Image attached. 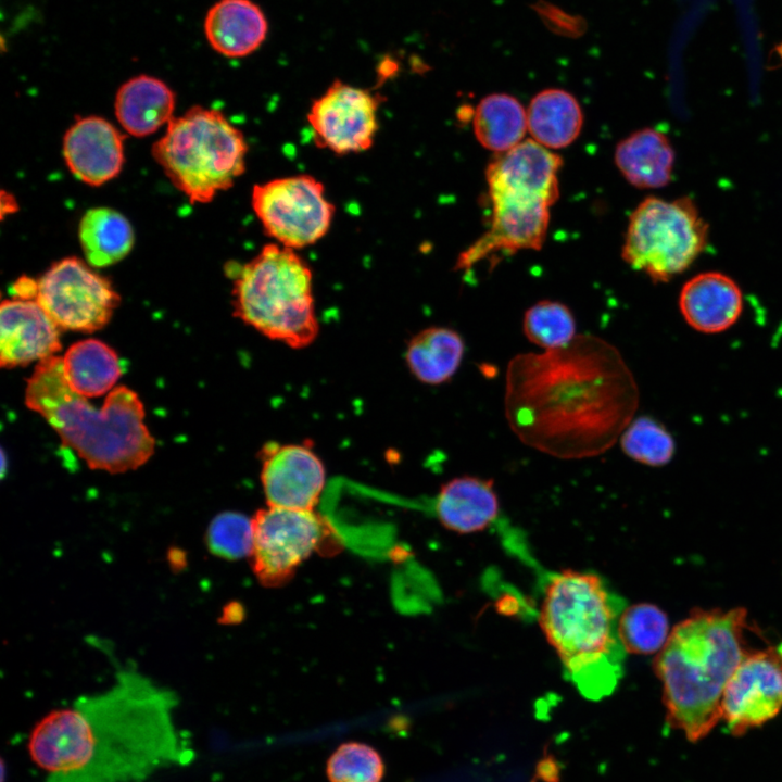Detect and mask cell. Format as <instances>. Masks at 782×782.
<instances>
[{
    "instance_id": "obj_27",
    "label": "cell",
    "mask_w": 782,
    "mask_h": 782,
    "mask_svg": "<svg viewBox=\"0 0 782 782\" xmlns=\"http://www.w3.org/2000/svg\"><path fill=\"white\" fill-rule=\"evenodd\" d=\"M78 237L86 262L97 268L122 261L135 242L129 220L110 207L87 211L79 222Z\"/></svg>"
},
{
    "instance_id": "obj_24",
    "label": "cell",
    "mask_w": 782,
    "mask_h": 782,
    "mask_svg": "<svg viewBox=\"0 0 782 782\" xmlns=\"http://www.w3.org/2000/svg\"><path fill=\"white\" fill-rule=\"evenodd\" d=\"M528 130L534 141L547 149L571 144L579 136L583 114L568 91L548 88L537 93L527 110Z\"/></svg>"
},
{
    "instance_id": "obj_33",
    "label": "cell",
    "mask_w": 782,
    "mask_h": 782,
    "mask_svg": "<svg viewBox=\"0 0 782 782\" xmlns=\"http://www.w3.org/2000/svg\"><path fill=\"white\" fill-rule=\"evenodd\" d=\"M210 552L235 560L251 556L253 548V522L236 512L220 513L211 521L206 532Z\"/></svg>"
},
{
    "instance_id": "obj_23",
    "label": "cell",
    "mask_w": 782,
    "mask_h": 782,
    "mask_svg": "<svg viewBox=\"0 0 782 782\" xmlns=\"http://www.w3.org/2000/svg\"><path fill=\"white\" fill-rule=\"evenodd\" d=\"M114 108L125 131L134 137H146L174 117L175 94L161 79L139 75L121 86Z\"/></svg>"
},
{
    "instance_id": "obj_5",
    "label": "cell",
    "mask_w": 782,
    "mask_h": 782,
    "mask_svg": "<svg viewBox=\"0 0 782 782\" xmlns=\"http://www.w3.org/2000/svg\"><path fill=\"white\" fill-rule=\"evenodd\" d=\"M626 602L597 575L564 570L545 584L539 623L566 677L584 697L610 695L623 674L626 651L618 633Z\"/></svg>"
},
{
    "instance_id": "obj_1",
    "label": "cell",
    "mask_w": 782,
    "mask_h": 782,
    "mask_svg": "<svg viewBox=\"0 0 782 782\" xmlns=\"http://www.w3.org/2000/svg\"><path fill=\"white\" fill-rule=\"evenodd\" d=\"M638 405L639 388L622 355L593 335L517 354L507 365L508 426L524 444L553 457L581 459L606 452Z\"/></svg>"
},
{
    "instance_id": "obj_20",
    "label": "cell",
    "mask_w": 782,
    "mask_h": 782,
    "mask_svg": "<svg viewBox=\"0 0 782 782\" xmlns=\"http://www.w3.org/2000/svg\"><path fill=\"white\" fill-rule=\"evenodd\" d=\"M499 510L493 480L474 476L457 477L444 483L434 504L440 522L458 533L487 529L497 518Z\"/></svg>"
},
{
    "instance_id": "obj_25",
    "label": "cell",
    "mask_w": 782,
    "mask_h": 782,
    "mask_svg": "<svg viewBox=\"0 0 782 782\" xmlns=\"http://www.w3.org/2000/svg\"><path fill=\"white\" fill-rule=\"evenodd\" d=\"M465 351L461 335L447 327L432 326L408 342L405 360L412 375L426 384L449 381L458 369Z\"/></svg>"
},
{
    "instance_id": "obj_29",
    "label": "cell",
    "mask_w": 782,
    "mask_h": 782,
    "mask_svg": "<svg viewBox=\"0 0 782 782\" xmlns=\"http://www.w3.org/2000/svg\"><path fill=\"white\" fill-rule=\"evenodd\" d=\"M618 633L626 653L658 652L670 634L667 615L648 603L626 606L619 616Z\"/></svg>"
},
{
    "instance_id": "obj_32",
    "label": "cell",
    "mask_w": 782,
    "mask_h": 782,
    "mask_svg": "<svg viewBox=\"0 0 782 782\" xmlns=\"http://www.w3.org/2000/svg\"><path fill=\"white\" fill-rule=\"evenodd\" d=\"M326 773L330 782H381L384 764L371 746L348 742L328 758Z\"/></svg>"
},
{
    "instance_id": "obj_15",
    "label": "cell",
    "mask_w": 782,
    "mask_h": 782,
    "mask_svg": "<svg viewBox=\"0 0 782 782\" xmlns=\"http://www.w3.org/2000/svg\"><path fill=\"white\" fill-rule=\"evenodd\" d=\"M261 461V482L268 506L313 509L325 484V468L308 445L267 443Z\"/></svg>"
},
{
    "instance_id": "obj_22",
    "label": "cell",
    "mask_w": 782,
    "mask_h": 782,
    "mask_svg": "<svg viewBox=\"0 0 782 782\" xmlns=\"http://www.w3.org/2000/svg\"><path fill=\"white\" fill-rule=\"evenodd\" d=\"M674 150L660 130L643 128L622 139L615 150V163L626 180L640 189H656L671 181Z\"/></svg>"
},
{
    "instance_id": "obj_7",
    "label": "cell",
    "mask_w": 782,
    "mask_h": 782,
    "mask_svg": "<svg viewBox=\"0 0 782 782\" xmlns=\"http://www.w3.org/2000/svg\"><path fill=\"white\" fill-rule=\"evenodd\" d=\"M248 143L218 110L193 106L173 117L152 155L192 203H207L243 175Z\"/></svg>"
},
{
    "instance_id": "obj_11",
    "label": "cell",
    "mask_w": 782,
    "mask_h": 782,
    "mask_svg": "<svg viewBox=\"0 0 782 782\" xmlns=\"http://www.w3.org/2000/svg\"><path fill=\"white\" fill-rule=\"evenodd\" d=\"M252 568L267 586L287 582L297 567L328 535L327 522L313 509L268 506L252 518Z\"/></svg>"
},
{
    "instance_id": "obj_4",
    "label": "cell",
    "mask_w": 782,
    "mask_h": 782,
    "mask_svg": "<svg viewBox=\"0 0 782 782\" xmlns=\"http://www.w3.org/2000/svg\"><path fill=\"white\" fill-rule=\"evenodd\" d=\"M25 404L91 469L125 472L142 466L154 453L155 440L143 421L144 406L138 394L118 386L98 408L71 389L62 357L38 362L27 379Z\"/></svg>"
},
{
    "instance_id": "obj_18",
    "label": "cell",
    "mask_w": 782,
    "mask_h": 782,
    "mask_svg": "<svg viewBox=\"0 0 782 782\" xmlns=\"http://www.w3.org/2000/svg\"><path fill=\"white\" fill-rule=\"evenodd\" d=\"M0 330V364L4 368L40 362L61 350L60 328L36 300L2 301Z\"/></svg>"
},
{
    "instance_id": "obj_31",
    "label": "cell",
    "mask_w": 782,
    "mask_h": 782,
    "mask_svg": "<svg viewBox=\"0 0 782 782\" xmlns=\"http://www.w3.org/2000/svg\"><path fill=\"white\" fill-rule=\"evenodd\" d=\"M619 439L626 455L647 466H663L674 453L671 434L651 417L632 419Z\"/></svg>"
},
{
    "instance_id": "obj_26",
    "label": "cell",
    "mask_w": 782,
    "mask_h": 782,
    "mask_svg": "<svg viewBox=\"0 0 782 782\" xmlns=\"http://www.w3.org/2000/svg\"><path fill=\"white\" fill-rule=\"evenodd\" d=\"M62 362L68 386L85 398L101 396L112 391L122 376L116 352L97 339L75 342L67 349Z\"/></svg>"
},
{
    "instance_id": "obj_9",
    "label": "cell",
    "mask_w": 782,
    "mask_h": 782,
    "mask_svg": "<svg viewBox=\"0 0 782 782\" xmlns=\"http://www.w3.org/2000/svg\"><path fill=\"white\" fill-rule=\"evenodd\" d=\"M251 205L265 234L275 243L295 251L323 239L336 212L324 184L308 174L254 185Z\"/></svg>"
},
{
    "instance_id": "obj_36",
    "label": "cell",
    "mask_w": 782,
    "mask_h": 782,
    "mask_svg": "<svg viewBox=\"0 0 782 782\" xmlns=\"http://www.w3.org/2000/svg\"><path fill=\"white\" fill-rule=\"evenodd\" d=\"M37 287L34 278L21 277L11 287L12 295L14 299L36 300Z\"/></svg>"
},
{
    "instance_id": "obj_30",
    "label": "cell",
    "mask_w": 782,
    "mask_h": 782,
    "mask_svg": "<svg viewBox=\"0 0 782 782\" xmlns=\"http://www.w3.org/2000/svg\"><path fill=\"white\" fill-rule=\"evenodd\" d=\"M522 330L531 343L543 350L566 345L577 336L571 311L551 300L540 301L525 312Z\"/></svg>"
},
{
    "instance_id": "obj_2",
    "label": "cell",
    "mask_w": 782,
    "mask_h": 782,
    "mask_svg": "<svg viewBox=\"0 0 782 782\" xmlns=\"http://www.w3.org/2000/svg\"><path fill=\"white\" fill-rule=\"evenodd\" d=\"M176 697L135 670L31 729L27 749L47 782H141L190 758L175 726Z\"/></svg>"
},
{
    "instance_id": "obj_35",
    "label": "cell",
    "mask_w": 782,
    "mask_h": 782,
    "mask_svg": "<svg viewBox=\"0 0 782 782\" xmlns=\"http://www.w3.org/2000/svg\"><path fill=\"white\" fill-rule=\"evenodd\" d=\"M535 778L539 782L559 781V768L553 756H545L539 761Z\"/></svg>"
},
{
    "instance_id": "obj_34",
    "label": "cell",
    "mask_w": 782,
    "mask_h": 782,
    "mask_svg": "<svg viewBox=\"0 0 782 782\" xmlns=\"http://www.w3.org/2000/svg\"><path fill=\"white\" fill-rule=\"evenodd\" d=\"M541 16L545 23L554 28L555 31L562 34H580L582 30L581 20L573 18V16L566 14L565 12L556 8H539Z\"/></svg>"
},
{
    "instance_id": "obj_13",
    "label": "cell",
    "mask_w": 782,
    "mask_h": 782,
    "mask_svg": "<svg viewBox=\"0 0 782 782\" xmlns=\"http://www.w3.org/2000/svg\"><path fill=\"white\" fill-rule=\"evenodd\" d=\"M781 708L782 648L747 652L724 688L721 719L733 735H742Z\"/></svg>"
},
{
    "instance_id": "obj_19",
    "label": "cell",
    "mask_w": 782,
    "mask_h": 782,
    "mask_svg": "<svg viewBox=\"0 0 782 782\" xmlns=\"http://www.w3.org/2000/svg\"><path fill=\"white\" fill-rule=\"evenodd\" d=\"M679 310L694 330L719 333L737 321L743 311V294L731 277L720 272H705L683 285Z\"/></svg>"
},
{
    "instance_id": "obj_28",
    "label": "cell",
    "mask_w": 782,
    "mask_h": 782,
    "mask_svg": "<svg viewBox=\"0 0 782 782\" xmlns=\"http://www.w3.org/2000/svg\"><path fill=\"white\" fill-rule=\"evenodd\" d=\"M472 127L483 148L502 153L522 141L528 129L527 111L515 97L492 93L474 110Z\"/></svg>"
},
{
    "instance_id": "obj_17",
    "label": "cell",
    "mask_w": 782,
    "mask_h": 782,
    "mask_svg": "<svg viewBox=\"0 0 782 782\" xmlns=\"http://www.w3.org/2000/svg\"><path fill=\"white\" fill-rule=\"evenodd\" d=\"M63 155L77 179L100 186L115 178L123 168L124 136L102 117H81L64 136Z\"/></svg>"
},
{
    "instance_id": "obj_6",
    "label": "cell",
    "mask_w": 782,
    "mask_h": 782,
    "mask_svg": "<svg viewBox=\"0 0 782 782\" xmlns=\"http://www.w3.org/2000/svg\"><path fill=\"white\" fill-rule=\"evenodd\" d=\"M229 270L237 318L293 349L316 339L313 274L295 250L268 243L249 262Z\"/></svg>"
},
{
    "instance_id": "obj_14",
    "label": "cell",
    "mask_w": 782,
    "mask_h": 782,
    "mask_svg": "<svg viewBox=\"0 0 782 782\" xmlns=\"http://www.w3.org/2000/svg\"><path fill=\"white\" fill-rule=\"evenodd\" d=\"M562 159L533 139L497 153L488 165L490 198H508L552 205L558 199Z\"/></svg>"
},
{
    "instance_id": "obj_16",
    "label": "cell",
    "mask_w": 782,
    "mask_h": 782,
    "mask_svg": "<svg viewBox=\"0 0 782 782\" xmlns=\"http://www.w3.org/2000/svg\"><path fill=\"white\" fill-rule=\"evenodd\" d=\"M492 217L487 231L459 253L455 268L467 270L499 252L539 250L544 243L550 205L508 198H490Z\"/></svg>"
},
{
    "instance_id": "obj_21",
    "label": "cell",
    "mask_w": 782,
    "mask_h": 782,
    "mask_svg": "<svg viewBox=\"0 0 782 782\" xmlns=\"http://www.w3.org/2000/svg\"><path fill=\"white\" fill-rule=\"evenodd\" d=\"M268 24L251 0H220L207 12L204 31L212 48L228 58L254 52L267 36Z\"/></svg>"
},
{
    "instance_id": "obj_12",
    "label": "cell",
    "mask_w": 782,
    "mask_h": 782,
    "mask_svg": "<svg viewBox=\"0 0 782 782\" xmlns=\"http://www.w3.org/2000/svg\"><path fill=\"white\" fill-rule=\"evenodd\" d=\"M381 96L335 80L306 114L317 147L337 155L362 153L376 139Z\"/></svg>"
},
{
    "instance_id": "obj_8",
    "label": "cell",
    "mask_w": 782,
    "mask_h": 782,
    "mask_svg": "<svg viewBox=\"0 0 782 782\" xmlns=\"http://www.w3.org/2000/svg\"><path fill=\"white\" fill-rule=\"evenodd\" d=\"M707 243L708 225L692 199L648 197L629 218L621 255L654 282H667L688 269Z\"/></svg>"
},
{
    "instance_id": "obj_10",
    "label": "cell",
    "mask_w": 782,
    "mask_h": 782,
    "mask_svg": "<svg viewBox=\"0 0 782 782\" xmlns=\"http://www.w3.org/2000/svg\"><path fill=\"white\" fill-rule=\"evenodd\" d=\"M37 283L36 301L64 330H99L110 321L121 302L108 278L74 256L53 263Z\"/></svg>"
},
{
    "instance_id": "obj_3",
    "label": "cell",
    "mask_w": 782,
    "mask_h": 782,
    "mask_svg": "<svg viewBox=\"0 0 782 782\" xmlns=\"http://www.w3.org/2000/svg\"><path fill=\"white\" fill-rule=\"evenodd\" d=\"M746 627L745 608H695L655 657L667 722L689 741L704 739L721 719L724 688L748 652Z\"/></svg>"
}]
</instances>
